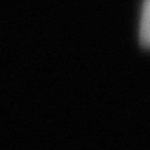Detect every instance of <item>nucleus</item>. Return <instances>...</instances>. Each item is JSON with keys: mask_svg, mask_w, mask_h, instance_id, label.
I'll use <instances>...</instances> for the list:
<instances>
[{"mask_svg": "<svg viewBox=\"0 0 150 150\" xmlns=\"http://www.w3.org/2000/svg\"><path fill=\"white\" fill-rule=\"evenodd\" d=\"M149 4L150 0H142L139 17V44L142 47H148L149 44Z\"/></svg>", "mask_w": 150, "mask_h": 150, "instance_id": "nucleus-1", "label": "nucleus"}]
</instances>
